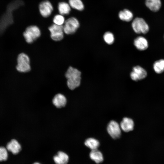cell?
I'll list each match as a JSON object with an SVG mask.
<instances>
[{"label":"cell","mask_w":164,"mask_h":164,"mask_svg":"<svg viewBox=\"0 0 164 164\" xmlns=\"http://www.w3.org/2000/svg\"><path fill=\"white\" fill-rule=\"evenodd\" d=\"M81 74V72L77 69L71 67H69L65 75L67 79V85L70 89L73 90L80 86Z\"/></svg>","instance_id":"1"},{"label":"cell","mask_w":164,"mask_h":164,"mask_svg":"<svg viewBox=\"0 0 164 164\" xmlns=\"http://www.w3.org/2000/svg\"><path fill=\"white\" fill-rule=\"evenodd\" d=\"M41 32L38 27L35 25L28 26L23 33V36L29 43H32L40 36Z\"/></svg>","instance_id":"2"},{"label":"cell","mask_w":164,"mask_h":164,"mask_svg":"<svg viewBox=\"0 0 164 164\" xmlns=\"http://www.w3.org/2000/svg\"><path fill=\"white\" fill-rule=\"evenodd\" d=\"M17 70L21 72H27L31 70L30 59L28 56L24 53H21L18 56Z\"/></svg>","instance_id":"3"},{"label":"cell","mask_w":164,"mask_h":164,"mask_svg":"<svg viewBox=\"0 0 164 164\" xmlns=\"http://www.w3.org/2000/svg\"><path fill=\"white\" fill-rule=\"evenodd\" d=\"M132 25L134 31L137 33L145 34L149 30L148 24L143 19L141 18H135L133 20Z\"/></svg>","instance_id":"4"},{"label":"cell","mask_w":164,"mask_h":164,"mask_svg":"<svg viewBox=\"0 0 164 164\" xmlns=\"http://www.w3.org/2000/svg\"><path fill=\"white\" fill-rule=\"evenodd\" d=\"M78 20L74 17H71L65 21L63 26L64 33L70 35L74 33L79 26Z\"/></svg>","instance_id":"5"},{"label":"cell","mask_w":164,"mask_h":164,"mask_svg":"<svg viewBox=\"0 0 164 164\" xmlns=\"http://www.w3.org/2000/svg\"><path fill=\"white\" fill-rule=\"evenodd\" d=\"M50 32L51 39L55 41H59L64 37L63 26H60L53 24L48 28Z\"/></svg>","instance_id":"6"},{"label":"cell","mask_w":164,"mask_h":164,"mask_svg":"<svg viewBox=\"0 0 164 164\" xmlns=\"http://www.w3.org/2000/svg\"><path fill=\"white\" fill-rule=\"evenodd\" d=\"M147 75V71L144 69L140 66H136L133 68L130 76L132 80L138 81L145 78Z\"/></svg>","instance_id":"7"},{"label":"cell","mask_w":164,"mask_h":164,"mask_svg":"<svg viewBox=\"0 0 164 164\" xmlns=\"http://www.w3.org/2000/svg\"><path fill=\"white\" fill-rule=\"evenodd\" d=\"M39 9L41 15L43 17L47 18L51 14L53 10V7L50 1L45 0L40 3Z\"/></svg>","instance_id":"8"},{"label":"cell","mask_w":164,"mask_h":164,"mask_svg":"<svg viewBox=\"0 0 164 164\" xmlns=\"http://www.w3.org/2000/svg\"><path fill=\"white\" fill-rule=\"evenodd\" d=\"M120 128L117 122L112 121L108 124L107 130L108 133L112 138L116 139L120 136L121 134Z\"/></svg>","instance_id":"9"},{"label":"cell","mask_w":164,"mask_h":164,"mask_svg":"<svg viewBox=\"0 0 164 164\" xmlns=\"http://www.w3.org/2000/svg\"><path fill=\"white\" fill-rule=\"evenodd\" d=\"M135 46L138 50L143 51L147 49L149 46L147 40L145 37L139 36L135 39L134 42Z\"/></svg>","instance_id":"10"},{"label":"cell","mask_w":164,"mask_h":164,"mask_svg":"<svg viewBox=\"0 0 164 164\" xmlns=\"http://www.w3.org/2000/svg\"><path fill=\"white\" fill-rule=\"evenodd\" d=\"M134 125V123L132 119L127 117L124 118L120 123L121 128L125 132L132 131Z\"/></svg>","instance_id":"11"},{"label":"cell","mask_w":164,"mask_h":164,"mask_svg":"<svg viewBox=\"0 0 164 164\" xmlns=\"http://www.w3.org/2000/svg\"><path fill=\"white\" fill-rule=\"evenodd\" d=\"M67 102V100L65 97L61 94H58L55 95L53 99V104L58 108L65 106Z\"/></svg>","instance_id":"12"},{"label":"cell","mask_w":164,"mask_h":164,"mask_svg":"<svg viewBox=\"0 0 164 164\" xmlns=\"http://www.w3.org/2000/svg\"><path fill=\"white\" fill-rule=\"evenodd\" d=\"M6 147L8 150L14 154L18 153L21 149L20 145L16 140L14 139H12L7 144Z\"/></svg>","instance_id":"13"},{"label":"cell","mask_w":164,"mask_h":164,"mask_svg":"<svg viewBox=\"0 0 164 164\" xmlns=\"http://www.w3.org/2000/svg\"><path fill=\"white\" fill-rule=\"evenodd\" d=\"M69 159L68 155L62 151L59 152L53 158V160L56 164H67Z\"/></svg>","instance_id":"14"},{"label":"cell","mask_w":164,"mask_h":164,"mask_svg":"<svg viewBox=\"0 0 164 164\" xmlns=\"http://www.w3.org/2000/svg\"><path fill=\"white\" fill-rule=\"evenodd\" d=\"M145 4L150 10L154 12L159 11L161 6V0H145Z\"/></svg>","instance_id":"15"},{"label":"cell","mask_w":164,"mask_h":164,"mask_svg":"<svg viewBox=\"0 0 164 164\" xmlns=\"http://www.w3.org/2000/svg\"><path fill=\"white\" fill-rule=\"evenodd\" d=\"M90 159L97 164H99L104 160L102 153L97 149L91 150L89 154Z\"/></svg>","instance_id":"16"},{"label":"cell","mask_w":164,"mask_h":164,"mask_svg":"<svg viewBox=\"0 0 164 164\" xmlns=\"http://www.w3.org/2000/svg\"><path fill=\"white\" fill-rule=\"evenodd\" d=\"M58 9L60 14L63 15H68L71 11V7L69 3L65 2H59Z\"/></svg>","instance_id":"17"},{"label":"cell","mask_w":164,"mask_h":164,"mask_svg":"<svg viewBox=\"0 0 164 164\" xmlns=\"http://www.w3.org/2000/svg\"><path fill=\"white\" fill-rule=\"evenodd\" d=\"M118 16L121 20L126 22H129L132 19L133 15L132 12L129 10L125 9L119 12Z\"/></svg>","instance_id":"18"},{"label":"cell","mask_w":164,"mask_h":164,"mask_svg":"<svg viewBox=\"0 0 164 164\" xmlns=\"http://www.w3.org/2000/svg\"><path fill=\"white\" fill-rule=\"evenodd\" d=\"M85 145L91 150L97 149L100 143L99 141L93 138H89L87 139L85 142Z\"/></svg>","instance_id":"19"},{"label":"cell","mask_w":164,"mask_h":164,"mask_svg":"<svg viewBox=\"0 0 164 164\" xmlns=\"http://www.w3.org/2000/svg\"><path fill=\"white\" fill-rule=\"evenodd\" d=\"M153 68L155 72L158 74L164 71V59H160L155 61L153 65Z\"/></svg>","instance_id":"20"},{"label":"cell","mask_w":164,"mask_h":164,"mask_svg":"<svg viewBox=\"0 0 164 164\" xmlns=\"http://www.w3.org/2000/svg\"><path fill=\"white\" fill-rule=\"evenodd\" d=\"M69 4L71 7L79 11L83 10L84 8L81 0H69Z\"/></svg>","instance_id":"21"},{"label":"cell","mask_w":164,"mask_h":164,"mask_svg":"<svg viewBox=\"0 0 164 164\" xmlns=\"http://www.w3.org/2000/svg\"><path fill=\"white\" fill-rule=\"evenodd\" d=\"M65 21L63 15L60 14L56 15L53 19L54 24L60 26H63Z\"/></svg>","instance_id":"22"},{"label":"cell","mask_w":164,"mask_h":164,"mask_svg":"<svg viewBox=\"0 0 164 164\" xmlns=\"http://www.w3.org/2000/svg\"><path fill=\"white\" fill-rule=\"evenodd\" d=\"M103 38L105 42L108 44H112L114 41L113 34L109 32H106L104 34Z\"/></svg>","instance_id":"23"},{"label":"cell","mask_w":164,"mask_h":164,"mask_svg":"<svg viewBox=\"0 0 164 164\" xmlns=\"http://www.w3.org/2000/svg\"><path fill=\"white\" fill-rule=\"evenodd\" d=\"M8 157V154L6 149L3 147H0V161L6 160Z\"/></svg>","instance_id":"24"},{"label":"cell","mask_w":164,"mask_h":164,"mask_svg":"<svg viewBox=\"0 0 164 164\" xmlns=\"http://www.w3.org/2000/svg\"><path fill=\"white\" fill-rule=\"evenodd\" d=\"M33 164H41L40 163H39V162H36L34 163H33Z\"/></svg>","instance_id":"25"}]
</instances>
